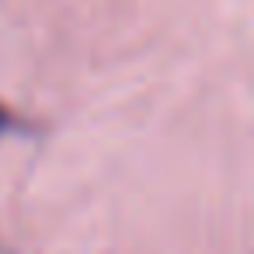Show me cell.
Returning a JSON list of instances; mask_svg holds the SVG:
<instances>
[{
    "mask_svg": "<svg viewBox=\"0 0 254 254\" xmlns=\"http://www.w3.org/2000/svg\"><path fill=\"white\" fill-rule=\"evenodd\" d=\"M7 129H18V119H14V115H11L4 105H0V136H4Z\"/></svg>",
    "mask_w": 254,
    "mask_h": 254,
    "instance_id": "cell-1",
    "label": "cell"
}]
</instances>
